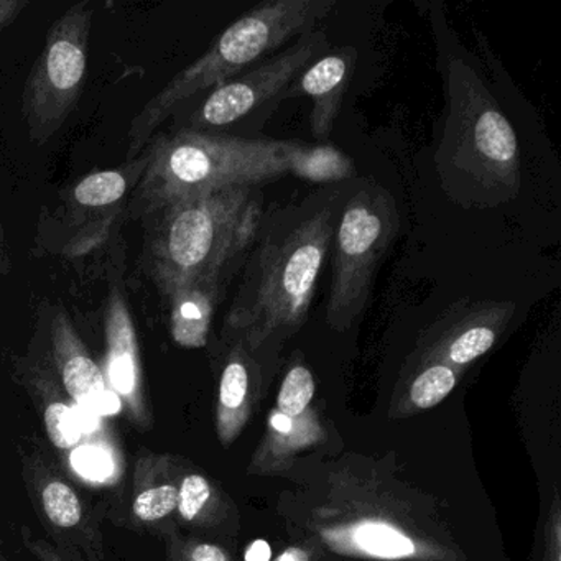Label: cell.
<instances>
[{"mask_svg": "<svg viewBox=\"0 0 561 561\" xmlns=\"http://www.w3.org/2000/svg\"><path fill=\"white\" fill-rule=\"evenodd\" d=\"M328 45L330 42L323 31L314 28L308 32L287 50L262 61L249 73L215 88L205 103L190 116L186 129L206 133L231 126L274 98L284 96L298 73L327 50Z\"/></svg>", "mask_w": 561, "mask_h": 561, "instance_id": "obj_8", "label": "cell"}, {"mask_svg": "<svg viewBox=\"0 0 561 561\" xmlns=\"http://www.w3.org/2000/svg\"><path fill=\"white\" fill-rule=\"evenodd\" d=\"M272 428H275V432L280 433V435H285V433L291 432V426H294V420L288 419V416L282 415L280 412L274 413L271 416Z\"/></svg>", "mask_w": 561, "mask_h": 561, "instance_id": "obj_29", "label": "cell"}, {"mask_svg": "<svg viewBox=\"0 0 561 561\" xmlns=\"http://www.w3.org/2000/svg\"><path fill=\"white\" fill-rule=\"evenodd\" d=\"M211 499V485L199 474L186 476L179 488V504L176 511L183 520L193 522L199 517Z\"/></svg>", "mask_w": 561, "mask_h": 561, "instance_id": "obj_23", "label": "cell"}, {"mask_svg": "<svg viewBox=\"0 0 561 561\" xmlns=\"http://www.w3.org/2000/svg\"><path fill=\"white\" fill-rule=\"evenodd\" d=\"M71 461H73L75 468L78 469L80 474L90 479L107 478L111 468H113L110 455L100 446L88 445L78 448L71 456Z\"/></svg>", "mask_w": 561, "mask_h": 561, "instance_id": "obj_24", "label": "cell"}, {"mask_svg": "<svg viewBox=\"0 0 561 561\" xmlns=\"http://www.w3.org/2000/svg\"><path fill=\"white\" fill-rule=\"evenodd\" d=\"M249 387L251 373L241 351H234L226 364L219 382L218 433L225 445L241 432L248 419Z\"/></svg>", "mask_w": 561, "mask_h": 561, "instance_id": "obj_16", "label": "cell"}, {"mask_svg": "<svg viewBox=\"0 0 561 561\" xmlns=\"http://www.w3.org/2000/svg\"><path fill=\"white\" fill-rule=\"evenodd\" d=\"M104 331L106 376L111 390L116 393L119 402H123L130 420L140 428H149L152 416L147 405L139 340L133 314L121 288H111Z\"/></svg>", "mask_w": 561, "mask_h": 561, "instance_id": "obj_10", "label": "cell"}, {"mask_svg": "<svg viewBox=\"0 0 561 561\" xmlns=\"http://www.w3.org/2000/svg\"><path fill=\"white\" fill-rule=\"evenodd\" d=\"M180 561H228V557L218 545L196 543L186 548Z\"/></svg>", "mask_w": 561, "mask_h": 561, "instance_id": "obj_25", "label": "cell"}, {"mask_svg": "<svg viewBox=\"0 0 561 561\" xmlns=\"http://www.w3.org/2000/svg\"><path fill=\"white\" fill-rule=\"evenodd\" d=\"M55 363L71 399L87 412H107L106 377L88 353L70 318L58 311L51 324Z\"/></svg>", "mask_w": 561, "mask_h": 561, "instance_id": "obj_12", "label": "cell"}, {"mask_svg": "<svg viewBox=\"0 0 561 561\" xmlns=\"http://www.w3.org/2000/svg\"><path fill=\"white\" fill-rule=\"evenodd\" d=\"M356 61L357 51L353 47H343L318 58L310 68L301 71L300 78H295L282 96H307L313 101L310 126L317 139H328L333 133Z\"/></svg>", "mask_w": 561, "mask_h": 561, "instance_id": "obj_11", "label": "cell"}, {"mask_svg": "<svg viewBox=\"0 0 561 561\" xmlns=\"http://www.w3.org/2000/svg\"><path fill=\"white\" fill-rule=\"evenodd\" d=\"M456 380L458 377L451 366L433 360L413 379L410 399L419 409H432L449 396L455 389Z\"/></svg>", "mask_w": 561, "mask_h": 561, "instance_id": "obj_19", "label": "cell"}, {"mask_svg": "<svg viewBox=\"0 0 561 561\" xmlns=\"http://www.w3.org/2000/svg\"><path fill=\"white\" fill-rule=\"evenodd\" d=\"M221 277L199 278L170 291V331L173 341L186 350L208 343L219 297Z\"/></svg>", "mask_w": 561, "mask_h": 561, "instance_id": "obj_13", "label": "cell"}, {"mask_svg": "<svg viewBox=\"0 0 561 561\" xmlns=\"http://www.w3.org/2000/svg\"><path fill=\"white\" fill-rule=\"evenodd\" d=\"M32 550H34V553L37 554L42 561H65L60 554L55 553L44 541H35V543H32Z\"/></svg>", "mask_w": 561, "mask_h": 561, "instance_id": "obj_28", "label": "cell"}, {"mask_svg": "<svg viewBox=\"0 0 561 561\" xmlns=\"http://www.w3.org/2000/svg\"><path fill=\"white\" fill-rule=\"evenodd\" d=\"M272 548L265 540H255L244 553L245 561H271Z\"/></svg>", "mask_w": 561, "mask_h": 561, "instance_id": "obj_27", "label": "cell"}, {"mask_svg": "<svg viewBox=\"0 0 561 561\" xmlns=\"http://www.w3.org/2000/svg\"><path fill=\"white\" fill-rule=\"evenodd\" d=\"M334 8V0H274L245 12L134 117L127 159L136 160L156 130L190 98L228 83L291 38L314 31Z\"/></svg>", "mask_w": 561, "mask_h": 561, "instance_id": "obj_2", "label": "cell"}, {"mask_svg": "<svg viewBox=\"0 0 561 561\" xmlns=\"http://www.w3.org/2000/svg\"><path fill=\"white\" fill-rule=\"evenodd\" d=\"M275 561H308V553L301 548H288Z\"/></svg>", "mask_w": 561, "mask_h": 561, "instance_id": "obj_30", "label": "cell"}, {"mask_svg": "<svg viewBox=\"0 0 561 561\" xmlns=\"http://www.w3.org/2000/svg\"><path fill=\"white\" fill-rule=\"evenodd\" d=\"M396 199L383 186L367 183L344 205L334 228L328 323L346 330L366 310L374 280L399 232Z\"/></svg>", "mask_w": 561, "mask_h": 561, "instance_id": "obj_5", "label": "cell"}, {"mask_svg": "<svg viewBox=\"0 0 561 561\" xmlns=\"http://www.w3.org/2000/svg\"><path fill=\"white\" fill-rule=\"evenodd\" d=\"M313 396V374L304 364H295L282 382L277 399L278 412L288 419H298L310 405Z\"/></svg>", "mask_w": 561, "mask_h": 561, "instance_id": "obj_21", "label": "cell"}, {"mask_svg": "<svg viewBox=\"0 0 561 561\" xmlns=\"http://www.w3.org/2000/svg\"><path fill=\"white\" fill-rule=\"evenodd\" d=\"M354 550L376 558H409L415 553V543L403 531L386 522H360L346 531Z\"/></svg>", "mask_w": 561, "mask_h": 561, "instance_id": "obj_17", "label": "cell"}, {"mask_svg": "<svg viewBox=\"0 0 561 561\" xmlns=\"http://www.w3.org/2000/svg\"><path fill=\"white\" fill-rule=\"evenodd\" d=\"M42 504L51 524L70 528L83 518V505L77 492L60 479H51L42 489Z\"/></svg>", "mask_w": 561, "mask_h": 561, "instance_id": "obj_20", "label": "cell"}, {"mask_svg": "<svg viewBox=\"0 0 561 561\" xmlns=\"http://www.w3.org/2000/svg\"><path fill=\"white\" fill-rule=\"evenodd\" d=\"M137 183V211L152 215L180 199L234 186L259 188L288 175L287 140L239 139L180 129L157 137Z\"/></svg>", "mask_w": 561, "mask_h": 561, "instance_id": "obj_3", "label": "cell"}, {"mask_svg": "<svg viewBox=\"0 0 561 561\" xmlns=\"http://www.w3.org/2000/svg\"><path fill=\"white\" fill-rule=\"evenodd\" d=\"M45 426L48 438L57 448L70 449L77 446L81 438L80 420L77 412L67 403L54 402L45 410Z\"/></svg>", "mask_w": 561, "mask_h": 561, "instance_id": "obj_22", "label": "cell"}, {"mask_svg": "<svg viewBox=\"0 0 561 561\" xmlns=\"http://www.w3.org/2000/svg\"><path fill=\"white\" fill-rule=\"evenodd\" d=\"M334 236L333 209L324 208L278 241H267L252 259L229 323L252 346L277 331H297L307 320Z\"/></svg>", "mask_w": 561, "mask_h": 561, "instance_id": "obj_4", "label": "cell"}, {"mask_svg": "<svg viewBox=\"0 0 561 561\" xmlns=\"http://www.w3.org/2000/svg\"><path fill=\"white\" fill-rule=\"evenodd\" d=\"M179 488L172 482H157L147 458L137 468V488L133 501V514L137 520L152 524L169 517L176 511Z\"/></svg>", "mask_w": 561, "mask_h": 561, "instance_id": "obj_18", "label": "cell"}, {"mask_svg": "<svg viewBox=\"0 0 561 561\" xmlns=\"http://www.w3.org/2000/svg\"><path fill=\"white\" fill-rule=\"evenodd\" d=\"M287 172L311 183H337L356 175L354 160L336 147L287 140L285 147Z\"/></svg>", "mask_w": 561, "mask_h": 561, "instance_id": "obj_14", "label": "cell"}, {"mask_svg": "<svg viewBox=\"0 0 561 561\" xmlns=\"http://www.w3.org/2000/svg\"><path fill=\"white\" fill-rule=\"evenodd\" d=\"M25 8V0H0V32L11 25Z\"/></svg>", "mask_w": 561, "mask_h": 561, "instance_id": "obj_26", "label": "cell"}, {"mask_svg": "<svg viewBox=\"0 0 561 561\" xmlns=\"http://www.w3.org/2000/svg\"><path fill=\"white\" fill-rule=\"evenodd\" d=\"M91 24L93 9L81 2L68 9L48 32L22 98L24 119L34 142L45 144L54 137L80 101Z\"/></svg>", "mask_w": 561, "mask_h": 561, "instance_id": "obj_7", "label": "cell"}, {"mask_svg": "<svg viewBox=\"0 0 561 561\" xmlns=\"http://www.w3.org/2000/svg\"><path fill=\"white\" fill-rule=\"evenodd\" d=\"M146 167L147 156H144L137 157L124 169L104 170L84 176L71 192L70 202L75 211H106L114 208L123 202L130 183L142 179Z\"/></svg>", "mask_w": 561, "mask_h": 561, "instance_id": "obj_15", "label": "cell"}, {"mask_svg": "<svg viewBox=\"0 0 561 561\" xmlns=\"http://www.w3.org/2000/svg\"><path fill=\"white\" fill-rule=\"evenodd\" d=\"M449 157L456 172L489 192L514 196L520 186V149L507 117L461 61L449 73Z\"/></svg>", "mask_w": 561, "mask_h": 561, "instance_id": "obj_6", "label": "cell"}, {"mask_svg": "<svg viewBox=\"0 0 561 561\" xmlns=\"http://www.w3.org/2000/svg\"><path fill=\"white\" fill-rule=\"evenodd\" d=\"M514 313V301H456L430 328L428 351L453 369L468 366L492 350Z\"/></svg>", "mask_w": 561, "mask_h": 561, "instance_id": "obj_9", "label": "cell"}, {"mask_svg": "<svg viewBox=\"0 0 561 561\" xmlns=\"http://www.w3.org/2000/svg\"><path fill=\"white\" fill-rule=\"evenodd\" d=\"M159 215L147 242V271L163 295L222 271L254 241L262 216L255 188L234 186L180 199Z\"/></svg>", "mask_w": 561, "mask_h": 561, "instance_id": "obj_1", "label": "cell"}]
</instances>
